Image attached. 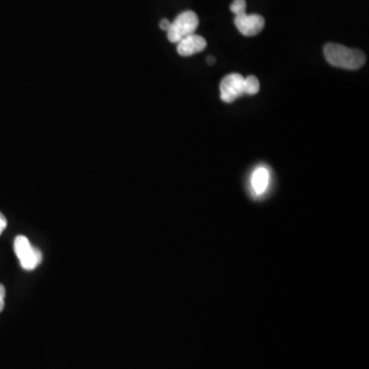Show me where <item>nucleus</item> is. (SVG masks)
<instances>
[{"label": "nucleus", "instance_id": "f257e3e1", "mask_svg": "<svg viewBox=\"0 0 369 369\" xmlns=\"http://www.w3.org/2000/svg\"><path fill=\"white\" fill-rule=\"evenodd\" d=\"M325 59L334 67L358 70L366 62V54L360 49H348L344 45L328 43L323 49Z\"/></svg>", "mask_w": 369, "mask_h": 369}, {"label": "nucleus", "instance_id": "f03ea898", "mask_svg": "<svg viewBox=\"0 0 369 369\" xmlns=\"http://www.w3.org/2000/svg\"><path fill=\"white\" fill-rule=\"evenodd\" d=\"M231 12L235 15L234 23L243 35L252 38L258 35L265 27V19L261 15L246 14L245 0H234L230 6Z\"/></svg>", "mask_w": 369, "mask_h": 369}, {"label": "nucleus", "instance_id": "7ed1b4c3", "mask_svg": "<svg viewBox=\"0 0 369 369\" xmlns=\"http://www.w3.org/2000/svg\"><path fill=\"white\" fill-rule=\"evenodd\" d=\"M199 25L197 15L192 10H186L177 17L167 31V38L170 42L178 43L187 36L192 35Z\"/></svg>", "mask_w": 369, "mask_h": 369}, {"label": "nucleus", "instance_id": "20e7f679", "mask_svg": "<svg viewBox=\"0 0 369 369\" xmlns=\"http://www.w3.org/2000/svg\"><path fill=\"white\" fill-rule=\"evenodd\" d=\"M15 252L20 261L21 267L27 271H32L40 266L42 261V254L38 247L30 243L29 239L23 235H19L15 239Z\"/></svg>", "mask_w": 369, "mask_h": 369}, {"label": "nucleus", "instance_id": "39448f33", "mask_svg": "<svg viewBox=\"0 0 369 369\" xmlns=\"http://www.w3.org/2000/svg\"><path fill=\"white\" fill-rule=\"evenodd\" d=\"M245 77L238 73H231L220 84L221 99L225 103H233L245 96Z\"/></svg>", "mask_w": 369, "mask_h": 369}, {"label": "nucleus", "instance_id": "423d86ee", "mask_svg": "<svg viewBox=\"0 0 369 369\" xmlns=\"http://www.w3.org/2000/svg\"><path fill=\"white\" fill-rule=\"evenodd\" d=\"M270 180H271V176L267 167L265 166L256 167L250 177V190H252V195L256 197L264 195L269 188Z\"/></svg>", "mask_w": 369, "mask_h": 369}, {"label": "nucleus", "instance_id": "0eeeda50", "mask_svg": "<svg viewBox=\"0 0 369 369\" xmlns=\"http://www.w3.org/2000/svg\"><path fill=\"white\" fill-rule=\"evenodd\" d=\"M206 45L205 38L202 36L196 35V34H192V35L187 36L184 40L178 42L177 49H178L179 55L182 56V57H190V56L204 51Z\"/></svg>", "mask_w": 369, "mask_h": 369}, {"label": "nucleus", "instance_id": "6e6552de", "mask_svg": "<svg viewBox=\"0 0 369 369\" xmlns=\"http://www.w3.org/2000/svg\"><path fill=\"white\" fill-rule=\"evenodd\" d=\"M260 81L256 76L250 75V76L246 77L245 81V95L252 96V95L258 94L260 92Z\"/></svg>", "mask_w": 369, "mask_h": 369}, {"label": "nucleus", "instance_id": "1a4fd4ad", "mask_svg": "<svg viewBox=\"0 0 369 369\" xmlns=\"http://www.w3.org/2000/svg\"><path fill=\"white\" fill-rule=\"evenodd\" d=\"M4 299H6V287L0 284V312L4 309Z\"/></svg>", "mask_w": 369, "mask_h": 369}, {"label": "nucleus", "instance_id": "9d476101", "mask_svg": "<svg viewBox=\"0 0 369 369\" xmlns=\"http://www.w3.org/2000/svg\"><path fill=\"white\" fill-rule=\"evenodd\" d=\"M6 226H8V221H6V218L0 213V235L3 233V231L6 230Z\"/></svg>", "mask_w": 369, "mask_h": 369}, {"label": "nucleus", "instance_id": "9b49d317", "mask_svg": "<svg viewBox=\"0 0 369 369\" xmlns=\"http://www.w3.org/2000/svg\"><path fill=\"white\" fill-rule=\"evenodd\" d=\"M170 25H172V23H170V21L167 20V19H163L161 20V24H159V26H161V29L163 30V31H168V29H170Z\"/></svg>", "mask_w": 369, "mask_h": 369}, {"label": "nucleus", "instance_id": "f8f14e48", "mask_svg": "<svg viewBox=\"0 0 369 369\" xmlns=\"http://www.w3.org/2000/svg\"><path fill=\"white\" fill-rule=\"evenodd\" d=\"M206 61H207V64L213 65V63L215 62V58L211 57H211L207 58Z\"/></svg>", "mask_w": 369, "mask_h": 369}]
</instances>
